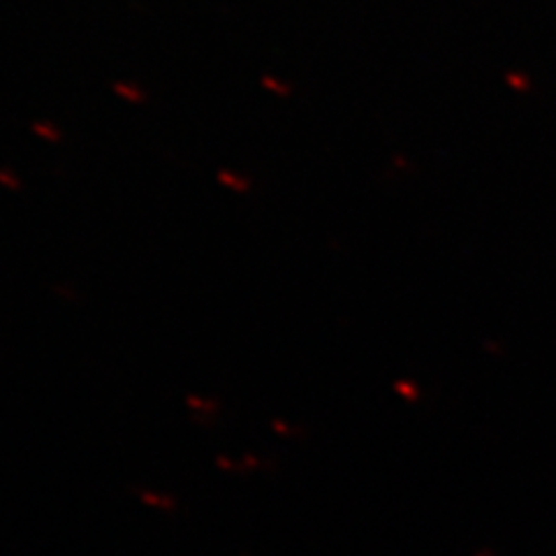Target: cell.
Listing matches in <instances>:
<instances>
[{
	"label": "cell",
	"instance_id": "6da1fadb",
	"mask_svg": "<svg viewBox=\"0 0 556 556\" xmlns=\"http://www.w3.org/2000/svg\"><path fill=\"white\" fill-rule=\"evenodd\" d=\"M114 93H118L121 98H126V100H130V102H142L144 100V93L139 91V89H135V86H130V84H114Z\"/></svg>",
	"mask_w": 556,
	"mask_h": 556
},
{
	"label": "cell",
	"instance_id": "3957f363",
	"mask_svg": "<svg viewBox=\"0 0 556 556\" xmlns=\"http://www.w3.org/2000/svg\"><path fill=\"white\" fill-rule=\"evenodd\" d=\"M35 132H40V135H45L49 139H56L59 137V132H51V128H47V126H35Z\"/></svg>",
	"mask_w": 556,
	"mask_h": 556
},
{
	"label": "cell",
	"instance_id": "7a4b0ae2",
	"mask_svg": "<svg viewBox=\"0 0 556 556\" xmlns=\"http://www.w3.org/2000/svg\"><path fill=\"white\" fill-rule=\"evenodd\" d=\"M263 86H267V89H271V91H276V93H281V96H288V93H290V89H288L286 84L274 81L271 77H263Z\"/></svg>",
	"mask_w": 556,
	"mask_h": 556
}]
</instances>
